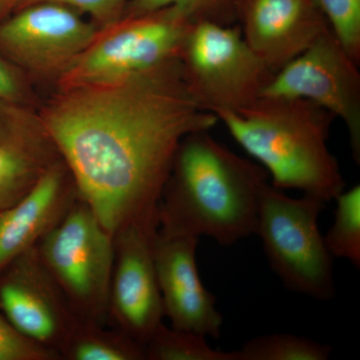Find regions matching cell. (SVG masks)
<instances>
[{
    "instance_id": "6da1fadb",
    "label": "cell",
    "mask_w": 360,
    "mask_h": 360,
    "mask_svg": "<svg viewBox=\"0 0 360 360\" xmlns=\"http://www.w3.org/2000/svg\"><path fill=\"white\" fill-rule=\"evenodd\" d=\"M39 117L80 198L112 234L158 214L180 142L219 122L194 101L180 58L115 84L63 89Z\"/></svg>"
},
{
    "instance_id": "7a4b0ae2",
    "label": "cell",
    "mask_w": 360,
    "mask_h": 360,
    "mask_svg": "<svg viewBox=\"0 0 360 360\" xmlns=\"http://www.w3.org/2000/svg\"><path fill=\"white\" fill-rule=\"evenodd\" d=\"M210 131L193 132L180 142L161 191L158 229L231 246L257 232L269 175Z\"/></svg>"
},
{
    "instance_id": "3957f363",
    "label": "cell",
    "mask_w": 360,
    "mask_h": 360,
    "mask_svg": "<svg viewBox=\"0 0 360 360\" xmlns=\"http://www.w3.org/2000/svg\"><path fill=\"white\" fill-rule=\"evenodd\" d=\"M217 117L266 170L276 188L300 191L326 203L345 191L340 165L328 146L335 117L319 104L260 96L238 112Z\"/></svg>"
},
{
    "instance_id": "277c9868",
    "label": "cell",
    "mask_w": 360,
    "mask_h": 360,
    "mask_svg": "<svg viewBox=\"0 0 360 360\" xmlns=\"http://www.w3.org/2000/svg\"><path fill=\"white\" fill-rule=\"evenodd\" d=\"M326 202L291 198L269 184L260 200L257 232L271 269L286 288L328 302L335 295L333 255L319 226Z\"/></svg>"
},
{
    "instance_id": "5b68a950",
    "label": "cell",
    "mask_w": 360,
    "mask_h": 360,
    "mask_svg": "<svg viewBox=\"0 0 360 360\" xmlns=\"http://www.w3.org/2000/svg\"><path fill=\"white\" fill-rule=\"evenodd\" d=\"M35 248L78 321L108 323L115 239L91 207L79 196Z\"/></svg>"
},
{
    "instance_id": "8992f818",
    "label": "cell",
    "mask_w": 360,
    "mask_h": 360,
    "mask_svg": "<svg viewBox=\"0 0 360 360\" xmlns=\"http://www.w3.org/2000/svg\"><path fill=\"white\" fill-rule=\"evenodd\" d=\"M193 26L172 7L106 26L60 75L61 89L115 84L180 58Z\"/></svg>"
},
{
    "instance_id": "52a82bcc",
    "label": "cell",
    "mask_w": 360,
    "mask_h": 360,
    "mask_svg": "<svg viewBox=\"0 0 360 360\" xmlns=\"http://www.w3.org/2000/svg\"><path fill=\"white\" fill-rule=\"evenodd\" d=\"M180 63L194 101L215 116L255 103L274 75L246 44L239 26L212 22L193 25Z\"/></svg>"
},
{
    "instance_id": "ba28073f",
    "label": "cell",
    "mask_w": 360,
    "mask_h": 360,
    "mask_svg": "<svg viewBox=\"0 0 360 360\" xmlns=\"http://www.w3.org/2000/svg\"><path fill=\"white\" fill-rule=\"evenodd\" d=\"M329 28L307 51L274 73L262 96L309 99L340 118L352 158L360 163V73Z\"/></svg>"
},
{
    "instance_id": "9c48e42d",
    "label": "cell",
    "mask_w": 360,
    "mask_h": 360,
    "mask_svg": "<svg viewBox=\"0 0 360 360\" xmlns=\"http://www.w3.org/2000/svg\"><path fill=\"white\" fill-rule=\"evenodd\" d=\"M158 226V213L113 234L108 322L143 347L165 317L153 257Z\"/></svg>"
},
{
    "instance_id": "30bf717a",
    "label": "cell",
    "mask_w": 360,
    "mask_h": 360,
    "mask_svg": "<svg viewBox=\"0 0 360 360\" xmlns=\"http://www.w3.org/2000/svg\"><path fill=\"white\" fill-rule=\"evenodd\" d=\"M97 32L66 6L39 2L0 20V54L40 75H60Z\"/></svg>"
},
{
    "instance_id": "8fae6325",
    "label": "cell",
    "mask_w": 360,
    "mask_h": 360,
    "mask_svg": "<svg viewBox=\"0 0 360 360\" xmlns=\"http://www.w3.org/2000/svg\"><path fill=\"white\" fill-rule=\"evenodd\" d=\"M0 310L20 333L58 354L79 322L37 248L0 271Z\"/></svg>"
},
{
    "instance_id": "7c38bea8",
    "label": "cell",
    "mask_w": 360,
    "mask_h": 360,
    "mask_svg": "<svg viewBox=\"0 0 360 360\" xmlns=\"http://www.w3.org/2000/svg\"><path fill=\"white\" fill-rule=\"evenodd\" d=\"M198 239L158 229L153 257L158 285L172 328L219 340L224 319L217 309V298L200 279L196 264Z\"/></svg>"
},
{
    "instance_id": "4fadbf2b",
    "label": "cell",
    "mask_w": 360,
    "mask_h": 360,
    "mask_svg": "<svg viewBox=\"0 0 360 360\" xmlns=\"http://www.w3.org/2000/svg\"><path fill=\"white\" fill-rule=\"evenodd\" d=\"M238 18L246 44L274 73L330 28L314 0H240Z\"/></svg>"
},
{
    "instance_id": "5bb4252c",
    "label": "cell",
    "mask_w": 360,
    "mask_h": 360,
    "mask_svg": "<svg viewBox=\"0 0 360 360\" xmlns=\"http://www.w3.org/2000/svg\"><path fill=\"white\" fill-rule=\"evenodd\" d=\"M63 160L39 116L0 99V210L18 202Z\"/></svg>"
},
{
    "instance_id": "9a60e30c",
    "label": "cell",
    "mask_w": 360,
    "mask_h": 360,
    "mask_svg": "<svg viewBox=\"0 0 360 360\" xmlns=\"http://www.w3.org/2000/svg\"><path fill=\"white\" fill-rule=\"evenodd\" d=\"M78 198L75 179L60 160L18 202L0 210V271L34 248Z\"/></svg>"
},
{
    "instance_id": "2e32d148",
    "label": "cell",
    "mask_w": 360,
    "mask_h": 360,
    "mask_svg": "<svg viewBox=\"0 0 360 360\" xmlns=\"http://www.w3.org/2000/svg\"><path fill=\"white\" fill-rule=\"evenodd\" d=\"M61 360H146L144 347L120 329L79 321L61 347Z\"/></svg>"
},
{
    "instance_id": "e0dca14e",
    "label": "cell",
    "mask_w": 360,
    "mask_h": 360,
    "mask_svg": "<svg viewBox=\"0 0 360 360\" xmlns=\"http://www.w3.org/2000/svg\"><path fill=\"white\" fill-rule=\"evenodd\" d=\"M146 360H238L236 352L213 349L206 336L161 323L144 345Z\"/></svg>"
},
{
    "instance_id": "ac0fdd59",
    "label": "cell",
    "mask_w": 360,
    "mask_h": 360,
    "mask_svg": "<svg viewBox=\"0 0 360 360\" xmlns=\"http://www.w3.org/2000/svg\"><path fill=\"white\" fill-rule=\"evenodd\" d=\"M335 219L324 236L326 248L333 258H343L360 267V186L336 196Z\"/></svg>"
},
{
    "instance_id": "d6986e66",
    "label": "cell",
    "mask_w": 360,
    "mask_h": 360,
    "mask_svg": "<svg viewBox=\"0 0 360 360\" xmlns=\"http://www.w3.org/2000/svg\"><path fill=\"white\" fill-rule=\"evenodd\" d=\"M333 347L311 338L274 333L246 341L236 350L238 360H326Z\"/></svg>"
},
{
    "instance_id": "ffe728a7",
    "label": "cell",
    "mask_w": 360,
    "mask_h": 360,
    "mask_svg": "<svg viewBox=\"0 0 360 360\" xmlns=\"http://www.w3.org/2000/svg\"><path fill=\"white\" fill-rule=\"evenodd\" d=\"M240 0H134L130 6L131 16L155 13L160 9H176L193 25L212 22L220 25H233L238 18Z\"/></svg>"
},
{
    "instance_id": "44dd1931",
    "label": "cell",
    "mask_w": 360,
    "mask_h": 360,
    "mask_svg": "<svg viewBox=\"0 0 360 360\" xmlns=\"http://www.w3.org/2000/svg\"><path fill=\"white\" fill-rule=\"evenodd\" d=\"M355 63H360V0H314Z\"/></svg>"
},
{
    "instance_id": "7402d4cb",
    "label": "cell",
    "mask_w": 360,
    "mask_h": 360,
    "mask_svg": "<svg viewBox=\"0 0 360 360\" xmlns=\"http://www.w3.org/2000/svg\"><path fill=\"white\" fill-rule=\"evenodd\" d=\"M0 360H61L58 352L20 333L0 310Z\"/></svg>"
},
{
    "instance_id": "603a6c76",
    "label": "cell",
    "mask_w": 360,
    "mask_h": 360,
    "mask_svg": "<svg viewBox=\"0 0 360 360\" xmlns=\"http://www.w3.org/2000/svg\"><path fill=\"white\" fill-rule=\"evenodd\" d=\"M125 0H22L25 4H39V2H53L63 6L77 7L94 16L99 22L110 26L115 22V18L122 11Z\"/></svg>"
},
{
    "instance_id": "cb8c5ba5",
    "label": "cell",
    "mask_w": 360,
    "mask_h": 360,
    "mask_svg": "<svg viewBox=\"0 0 360 360\" xmlns=\"http://www.w3.org/2000/svg\"><path fill=\"white\" fill-rule=\"evenodd\" d=\"M25 82L13 63L0 54V99L25 103Z\"/></svg>"
},
{
    "instance_id": "d4e9b609",
    "label": "cell",
    "mask_w": 360,
    "mask_h": 360,
    "mask_svg": "<svg viewBox=\"0 0 360 360\" xmlns=\"http://www.w3.org/2000/svg\"><path fill=\"white\" fill-rule=\"evenodd\" d=\"M22 0H0V20H4L14 7L20 6Z\"/></svg>"
}]
</instances>
